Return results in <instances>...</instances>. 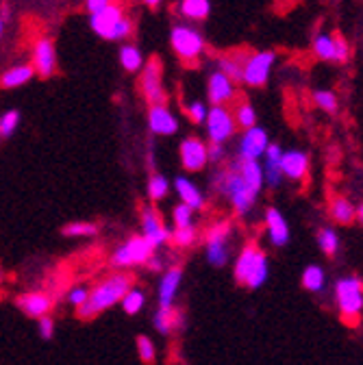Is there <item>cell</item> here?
Segmentation results:
<instances>
[{"mask_svg":"<svg viewBox=\"0 0 363 365\" xmlns=\"http://www.w3.org/2000/svg\"><path fill=\"white\" fill-rule=\"evenodd\" d=\"M87 24L89 29L94 31V35H98L101 39H107V41H128L135 33V22L133 18H128L124 14V7L120 3H113L89 14L87 18Z\"/></svg>","mask_w":363,"mask_h":365,"instance_id":"cell-3","label":"cell"},{"mask_svg":"<svg viewBox=\"0 0 363 365\" xmlns=\"http://www.w3.org/2000/svg\"><path fill=\"white\" fill-rule=\"evenodd\" d=\"M120 307H122V311H124L126 315H138V313L146 307V292L133 285V287L124 294V298L120 300Z\"/></svg>","mask_w":363,"mask_h":365,"instance_id":"cell-33","label":"cell"},{"mask_svg":"<svg viewBox=\"0 0 363 365\" xmlns=\"http://www.w3.org/2000/svg\"><path fill=\"white\" fill-rule=\"evenodd\" d=\"M118 61H120L122 70H124V72H128V74H138V72L144 68V63H146L142 48H140L138 43H133V41H124V43H120Z\"/></svg>","mask_w":363,"mask_h":365,"instance_id":"cell-25","label":"cell"},{"mask_svg":"<svg viewBox=\"0 0 363 365\" xmlns=\"http://www.w3.org/2000/svg\"><path fill=\"white\" fill-rule=\"evenodd\" d=\"M133 287V279L124 272H116L111 277L103 279L101 283H96L92 289H89V296L85 300L83 307H78V317L81 319H92L96 315H101L103 311L120 304V300L124 298V294Z\"/></svg>","mask_w":363,"mask_h":365,"instance_id":"cell-1","label":"cell"},{"mask_svg":"<svg viewBox=\"0 0 363 365\" xmlns=\"http://www.w3.org/2000/svg\"><path fill=\"white\" fill-rule=\"evenodd\" d=\"M153 327L163 337L178 333V331H185L188 329V313L183 309H178L176 304L168 307V309L157 307V311L153 313Z\"/></svg>","mask_w":363,"mask_h":365,"instance_id":"cell-18","label":"cell"},{"mask_svg":"<svg viewBox=\"0 0 363 365\" xmlns=\"http://www.w3.org/2000/svg\"><path fill=\"white\" fill-rule=\"evenodd\" d=\"M135 344H138V356H140L142 363L153 365L157 361V346H155V341L148 335H138Z\"/></svg>","mask_w":363,"mask_h":365,"instance_id":"cell-38","label":"cell"},{"mask_svg":"<svg viewBox=\"0 0 363 365\" xmlns=\"http://www.w3.org/2000/svg\"><path fill=\"white\" fill-rule=\"evenodd\" d=\"M111 3H113V0H85V9H87V14H94V11H98V9H103V7H107Z\"/></svg>","mask_w":363,"mask_h":365,"instance_id":"cell-48","label":"cell"},{"mask_svg":"<svg viewBox=\"0 0 363 365\" xmlns=\"http://www.w3.org/2000/svg\"><path fill=\"white\" fill-rule=\"evenodd\" d=\"M16 307L33 319H39L44 315H51L55 307V298L48 292H24L16 298Z\"/></svg>","mask_w":363,"mask_h":365,"instance_id":"cell-19","label":"cell"},{"mask_svg":"<svg viewBox=\"0 0 363 365\" xmlns=\"http://www.w3.org/2000/svg\"><path fill=\"white\" fill-rule=\"evenodd\" d=\"M235 237V224L231 220L213 222L205 231V255L213 267H224L231 261V246Z\"/></svg>","mask_w":363,"mask_h":365,"instance_id":"cell-6","label":"cell"},{"mask_svg":"<svg viewBox=\"0 0 363 365\" xmlns=\"http://www.w3.org/2000/svg\"><path fill=\"white\" fill-rule=\"evenodd\" d=\"M315 240H317V246H320V250L327 257H335L337 255V250H339V235H337L335 228H331V226L320 228Z\"/></svg>","mask_w":363,"mask_h":365,"instance_id":"cell-34","label":"cell"},{"mask_svg":"<svg viewBox=\"0 0 363 365\" xmlns=\"http://www.w3.org/2000/svg\"><path fill=\"white\" fill-rule=\"evenodd\" d=\"M313 103L315 107H320L327 113H335L337 111V94L331 89H317L313 91Z\"/></svg>","mask_w":363,"mask_h":365,"instance_id":"cell-40","label":"cell"},{"mask_svg":"<svg viewBox=\"0 0 363 365\" xmlns=\"http://www.w3.org/2000/svg\"><path fill=\"white\" fill-rule=\"evenodd\" d=\"M140 226H142V233L157 250L165 244H170L172 240V231L163 224L161 213L155 209V205H144L140 211Z\"/></svg>","mask_w":363,"mask_h":365,"instance_id":"cell-14","label":"cell"},{"mask_svg":"<svg viewBox=\"0 0 363 365\" xmlns=\"http://www.w3.org/2000/svg\"><path fill=\"white\" fill-rule=\"evenodd\" d=\"M146 192H148L150 202H161V200H165V198L170 196V192H172V182L168 180V176H165V174L155 172V174L148 178Z\"/></svg>","mask_w":363,"mask_h":365,"instance_id":"cell-32","label":"cell"},{"mask_svg":"<svg viewBox=\"0 0 363 365\" xmlns=\"http://www.w3.org/2000/svg\"><path fill=\"white\" fill-rule=\"evenodd\" d=\"M277 63V53L272 51H255L246 57L242 70V85L246 87H263Z\"/></svg>","mask_w":363,"mask_h":365,"instance_id":"cell-10","label":"cell"},{"mask_svg":"<svg viewBox=\"0 0 363 365\" xmlns=\"http://www.w3.org/2000/svg\"><path fill=\"white\" fill-rule=\"evenodd\" d=\"M357 220H359V222L363 224V202H361V205L357 207Z\"/></svg>","mask_w":363,"mask_h":365,"instance_id":"cell-52","label":"cell"},{"mask_svg":"<svg viewBox=\"0 0 363 365\" xmlns=\"http://www.w3.org/2000/svg\"><path fill=\"white\" fill-rule=\"evenodd\" d=\"M335 302L344 324L357 327L363 313V281L359 277H344L335 283Z\"/></svg>","mask_w":363,"mask_h":365,"instance_id":"cell-7","label":"cell"},{"mask_svg":"<svg viewBox=\"0 0 363 365\" xmlns=\"http://www.w3.org/2000/svg\"><path fill=\"white\" fill-rule=\"evenodd\" d=\"M185 113H188L190 122H194V124H205L207 113H209V107H207L203 101H192V103L185 107Z\"/></svg>","mask_w":363,"mask_h":365,"instance_id":"cell-43","label":"cell"},{"mask_svg":"<svg viewBox=\"0 0 363 365\" xmlns=\"http://www.w3.org/2000/svg\"><path fill=\"white\" fill-rule=\"evenodd\" d=\"M146 267H148L150 272H163V259H161V257H157V255H153V257H150V261L146 263Z\"/></svg>","mask_w":363,"mask_h":365,"instance_id":"cell-49","label":"cell"},{"mask_svg":"<svg viewBox=\"0 0 363 365\" xmlns=\"http://www.w3.org/2000/svg\"><path fill=\"white\" fill-rule=\"evenodd\" d=\"M300 283L307 292L311 294H322L324 287H327V272L322 265L317 263H311L302 269V277H300Z\"/></svg>","mask_w":363,"mask_h":365,"instance_id":"cell-31","label":"cell"},{"mask_svg":"<svg viewBox=\"0 0 363 365\" xmlns=\"http://www.w3.org/2000/svg\"><path fill=\"white\" fill-rule=\"evenodd\" d=\"M194 213L196 211H192L190 207H185V205H174L172 207V224H174V228H185V226H196V222H194Z\"/></svg>","mask_w":363,"mask_h":365,"instance_id":"cell-42","label":"cell"},{"mask_svg":"<svg viewBox=\"0 0 363 365\" xmlns=\"http://www.w3.org/2000/svg\"><path fill=\"white\" fill-rule=\"evenodd\" d=\"M329 215H331V220H333L335 224L348 226V224H352V222L357 220V207H354L346 196L335 194V196H331V200H329Z\"/></svg>","mask_w":363,"mask_h":365,"instance_id":"cell-30","label":"cell"},{"mask_svg":"<svg viewBox=\"0 0 363 365\" xmlns=\"http://www.w3.org/2000/svg\"><path fill=\"white\" fill-rule=\"evenodd\" d=\"M233 165L240 172V176L246 185L255 194H261V190H263V165L259 161H246V159H235Z\"/></svg>","mask_w":363,"mask_h":365,"instance_id":"cell-27","label":"cell"},{"mask_svg":"<svg viewBox=\"0 0 363 365\" xmlns=\"http://www.w3.org/2000/svg\"><path fill=\"white\" fill-rule=\"evenodd\" d=\"M142 3H144L146 7H150V9H157V7L163 3V0H142Z\"/></svg>","mask_w":363,"mask_h":365,"instance_id":"cell-50","label":"cell"},{"mask_svg":"<svg viewBox=\"0 0 363 365\" xmlns=\"http://www.w3.org/2000/svg\"><path fill=\"white\" fill-rule=\"evenodd\" d=\"M211 185L222 198L229 200V205L233 207V211L237 215H248L252 211L257 198H259V194H255L242 180V176H240V172L235 170L233 163L218 170L213 180H211Z\"/></svg>","mask_w":363,"mask_h":365,"instance_id":"cell-2","label":"cell"},{"mask_svg":"<svg viewBox=\"0 0 363 365\" xmlns=\"http://www.w3.org/2000/svg\"><path fill=\"white\" fill-rule=\"evenodd\" d=\"M170 48L180 61L196 63L207 51V41L200 29H196L192 22H176L170 29Z\"/></svg>","mask_w":363,"mask_h":365,"instance_id":"cell-5","label":"cell"},{"mask_svg":"<svg viewBox=\"0 0 363 365\" xmlns=\"http://www.w3.org/2000/svg\"><path fill=\"white\" fill-rule=\"evenodd\" d=\"M226 161V148L224 144H209V163L220 165Z\"/></svg>","mask_w":363,"mask_h":365,"instance_id":"cell-47","label":"cell"},{"mask_svg":"<svg viewBox=\"0 0 363 365\" xmlns=\"http://www.w3.org/2000/svg\"><path fill=\"white\" fill-rule=\"evenodd\" d=\"M233 118H235V124L242 130L257 126V111H255V107L248 101H240L237 103V107L233 109Z\"/></svg>","mask_w":363,"mask_h":365,"instance_id":"cell-35","label":"cell"},{"mask_svg":"<svg viewBox=\"0 0 363 365\" xmlns=\"http://www.w3.org/2000/svg\"><path fill=\"white\" fill-rule=\"evenodd\" d=\"M87 296H89V287H85V285H74L70 292H68V296H66V300H68V304H72V307H83L85 304V300H87Z\"/></svg>","mask_w":363,"mask_h":365,"instance_id":"cell-46","label":"cell"},{"mask_svg":"<svg viewBox=\"0 0 363 365\" xmlns=\"http://www.w3.org/2000/svg\"><path fill=\"white\" fill-rule=\"evenodd\" d=\"M0 283H3V269H0Z\"/></svg>","mask_w":363,"mask_h":365,"instance_id":"cell-53","label":"cell"},{"mask_svg":"<svg viewBox=\"0 0 363 365\" xmlns=\"http://www.w3.org/2000/svg\"><path fill=\"white\" fill-rule=\"evenodd\" d=\"M31 66H33L35 74L41 78H48L57 72V43L53 37L41 35L33 41Z\"/></svg>","mask_w":363,"mask_h":365,"instance_id":"cell-12","label":"cell"},{"mask_svg":"<svg viewBox=\"0 0 363 365\" xmlns=\"http://www.w3.org/2000/svg\"><path fill=\"white\" fill-rule=\"evenodd\" d=\"M66 237H96L98 235V224L94 222H70L63 226Z\"/></svg>","mask_w":363,"mask_h":365,"instance_id":"cell-36","label":"cell"},{"mask_svg":"<svg viewBox=\"0 0 363 365\" xmlns=\"http://www.w3.org/2000/svg\"><path fill=\"white\" fill-rule=\"evenodd\" d=\"M263 224H265V235H267L272 246L283 248V246L290 244V237H292L290 224H287L285 215L279 209L267 207L265 213H263Z\"/></svg>","mask_w":363,"mask_h":365,"instance_id":"cell-20","label":"cell"},{"mask_svg":"<svg viewBox=\"0 0 363 365\" xmlns=\"http://www.w3.org/2000/svg\"><path fill=\"white\" fill-rule=\"evenodd\" d=\"M237 96V83L231 81L220 70H213L207 78V98L211 107H226L231 105Z\"/></svg>","mask_w":363,"mask_h":365,"instance_id":"cell-15","label":"cell"},{"mask_svg":"<svg viewBox=\"0 0 363 365\" xmlns=\"http://www.w3.org/2000/svg\"><path fill=\"white\" fill-rule=\"evenodd\" d=\"M180 283H183V269H180L178 265H172V267L161 272L159 287H157V302H159L161 309H168V307L176 304Z\"/></svg>","mask_w":363,"mask_h":365,"instance_id":"cell-21","label":"cell"},{"mask_svg":"<svg viewBox=\"0 0 363 365\" xmlns=\"http://www.w3.org/2000/svg\"><path fill=\"white\" fill-rule=\"evenodd\" d=\"M198 240V231L196 226H185V228H174L172 231V244H176L178 248H190L194 246Z\"/></svg>","mask_w":363,"mask_h":365,"instance_id":"cell-39","label":"cell"},{"mask_svg":"<svg viewBox=\"0 0 363 365\" xmlns=\"http://www.w3.org/2000/svg\"><path fill=\"white\" fill-rule=\"evenodd\" d=\"M281 155H283V148L279 144H272L265 148V155H263V185L277 190L281 182H283V174H281Z\"/></svg>","mask_w":363,"mask_h":365,"instance_id":"cell-23","label":"cell"},{"mask_svg":"<svg viewBox=\"0 0 363 365\" xmlns=\"http://www.w3.org/2000/svg\"><path fill=\"white\" fill-rule=\"evenodd\" d=\"M178 159L185 172H203L209 165V144L203 142L196 135H188L183 142L178 144Z\"/></svg>","mask_w":363,"mask_h":365,"instance_id":"cell-13","label":"cell"},{"mask_svg":"<svg viewBox=\"0 0 363 365\" xmlns=\"http://www.w3.org/2000/svg\"><path fill=\"white\" fill-rule=\"evenodd\" d=\"M313 55L322 61H333V37L331 35H317L313 39Z\"/></svg>","mask_w":363,"mask_h":365,"instance_id":"cell-41","label":"cell"},{"mask_svg":"<svg viewBox=\"0 0 363 365\" xmlns=\"http://www.w3.org/2000/svg\"><path fill=\"white\" fill-rule=\"evenodd\" d=\"M281 174L290 180H302L309 174V155L305 150H283Z\"/></svg>","mask_w":363,"mask_h":365,"instance_id":"cell-24","label":"cell"},{"mask_svg":"<svg viewBox=\"0 0 363 365\" xmlns=\"http://www.w3.org/2000/svg\"><path fill=\"white\" fill-rule=\"evenodd\" d=\"M348 57H350V46H348V41L342 35H335L333 37V61L344 63Z\"/></svg>","mask_w":363,"mask_h":365,"instance_id":"cell-45","label":"cell"},{"mask_svg":"<svg viewBox=\"0 0 363 365\" xmlns=\"http://www.w3.org/2000/svg\"><path fill=\"white\" fill-rule=\"evenodd\" d=\"M140 91L144 101L150 105H168V94L163 85V68L157 57L148 59L144 68L140 70Z\"/></svg>","mask_w":363,"mask_h":365,"instance_id":"cell-9","label":"cell"},{"mask_svg":"<svg viewBox=\"0 0 363 365\" xmlns=\"http://www.w3.org/2000/svg\"><path fill=\"white\" fill-rule=\"evenodd\" d=\"M233 277L235 281L242 285V287H248V289H259L265 285L267 277H270V261H267V252L250 242L246 244L237 259H235V265H233Z\"/></svg>","mask_w":363,"mask_h":365,"instance_id":"cell-4","label":"cell"},{"mask_svg":"<svg viewBox=\"0 0 363 365\" xmlns=\"http://www.w3.org/2000/svg\"><path fill=\"white\" fill-rule=\"evenodd\" d=\"M153 255H157V248L144 235H133L111 252L109 265L116 269L140 267V265H146Z\"/></svg>","mask_w":363,"mask_h":365,"instance_id":"cell-8","label":"cell"},{"mask_svg":"<svg viewBox=\"0 0 363 365\" xmlns=\"http://www.w3.org/2000/svg\"><path fill=\"white\" fill-rule=\"evenodd\" d=\"M176 14L185 22H203L211 14V0H178Z\"/></svg>","mask_w":363,"mask_h":365,"instance_id":"cell-28","label":"cell"},{"mask_svg":"<svg viewBox=\"0 0 363 365\" xmlns=\"http://www.w3.org/2000/svg\"><path fill=\"white\" fill-rule=\"evenodd\" d=\"M33 78H35V70L31 63H16L0 74V87L18 89V87H24L26 83H31Z\"/></svg>","mask_w":363,"mask_h":365,"instance_id":"cell-26","label":"cell"},{"mask_svg":"<svg viewBox=\"0 0 363 365\" xmlns=\"http://www.w3.org/2000/svg\"><path fill=\"white\" fill-rule=\"evenodd\" d=\"M146 120H148V130L155 137H172L180 128L176 113L168 105H150Z\"/></svg>","mask_w":363,"mask_h":365,"instance_id":"cell-17","label":"cell"},{"mask_svg":"<svg viewBox=\"0 0 363 365\" xmlns=\"http://www.w3.org/2000/svg\"><path fill=\"white\" fill-rule=\"evenodd\" d=\"M55 331H57V324H55V317H51V315H44V317H39L37 319V335L41 337V339H53L55 337Z\"/></svg>","mask_w":363,"mask_h":365,"instance_id":"cell-44","label":"cell"},{"mask_svg":"<svg viewBox=\"0 0 363 365\" xmlns=\"http://www.w3.org/2000/svg\"><path fill=\"white\" fill-rule=\"evenodd\" d=\"M205 128L211 144H226L233 140L237 130L233 111L229 107H211L205 120Z\"/></svg>","mask_w":363,"mask_h":365,"instance_id":"cell-11","label":"cell"},{"mask_svg":"<svg viewBox=\"0 0 363 365\" xmlns=\"http://www.w3.org/2000/svg\"><path fill=\"white\" fill-rule=\"evenodd\" d=\"M20 120H22V115L18 109H9L0 115V140H9V137L18 130Z\"/></svg>","mask_w":363,"mask_h":365,"instance_id":"cell-37","label":"cell"},{"mask_svg":"<svg viewBox=\"0 0 363 365\" xmlns=\"http://www.w3.org/2000/svg\"><path fill=\"white\" fill-rule=\"evenodd\" d=\"M270 146L267 130L261 126H252L242 130V137L237 142V159L246 161H259L265 155V148Z\"/></svg>","mask_w":363,"mask_h":365,"instance_id":"cell-16","label":"cell"},{"mask_svg":"<svg viewBox=\"0 0 363 365\" xmlns=\"http://www.w3.org/2000/svg\"><path fill=\"white\" fill-rule=\"evenodd\" d=\"M5 29H7V18L0 14V39H3V35H5Z\"/></svg>","mask_w":363,"mask_h":365,"instance_id":"cell-51","label":"cell"},{"mask_svg":"<svg viewBox=\"0 0 363 365\" xmlns=\"http://www.w3.org/2000/svg\"><path fill=\"white\" fill-rule=\"evenodd\" d=\"M172 187L178 196V202L190 207L192 211H203L207 207V198H205V192L196 185V182L188 176H176Z\"/></svg>","mask_w":363,"mask_h":365,"instance_id":"cell-22","label":"cell"},{"mask_svg":"<svg viewBox=\"0 0 363 365\" xmlns=\"http://www.w3.org/2000/svg\"><path fill=\"white\" fill-rule=\"evenodd\" d=\"M248 53L246 51H233L226 53L222 57H218L215 61V70H220L222 74H226L231 81L240 83L242 81V70H244V61H246Z\"/></svg>","mask_w":363,"mask_h":365,"instance_id":"cell-29","label":"cell"}]
</instances>
